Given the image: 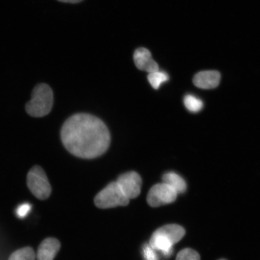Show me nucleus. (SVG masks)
Segmentation results:
<instances>
[{"mask_svg": "<svg viewBox=\"0 0 260 260\" xmlns=\"http://www.w3.org/2000/svg\"><path fill=\"white\" fill-rule=\"evenodd\" d=\"M58 2L68 3H79L83 1V0H57Z\"/></svg>", "mask_w": 260, "mask_h": 260, "instance_id": "18", "label": "nucleus"}, {"mask_svg": "<svg viewBox=\"0 0 260 260\" xmlns=\"http://www.w3.org/2000/svg\"><path fill=\"white\" fill-rule=\"evenodd\" d=\"M129 200L123 194L118 183L112 182L96 194L94 203L102 209H112L118 206H126Z\"/></svg>", "mask_w": 260, "mask_h": 260, "instance_id": "4", "label": "nucleus"}, {"mask_svg": "<svg viewBox=\"0 0 260 260\" xmlns=\"http://www.w3.org/2000/svg\"><path fill=\"white\" fill-rule=\"evenodd\" d=\"M184 104L188 111L197 113L203 108V102L198 98L192 95H187L184 97Z\"/></svg>", "mask_w": 260, "mask_h": 260, "instance_id": "13", "label": "nucleus"}, {"mask_svg": "<svg viewBox=\"0 0 260 260\" xmlns=\"http://www.w3.org/2000/svg\"><path fill=\"white\" fill-rule=\"evenodd\" d=\"M60 243L52 237L45 239L38 247V260H53L60 249Z\"/></svg>", "mask_w": 260, "mask_h": 260, "instance_id": "10", "label": "nucleus"}, {"mask_svg": "<svg viewBox=\"0 0 260 260\" xmlns=\"http://www.w3.org/2000/svg\"><path fill=\"white\" fill-rule=\"evenodd\" d=\"M219 260H226V259H220Z\"/></svg>", "mask_w": 260, "mask_h": 260, "instance_id": "19", "label": "nucleus"}, {"mask_svg": "<svg viewBox=\"0 0 260 260\" xmlns=\"http://www.w3.org/2000/svg\"><path fill=\"white\" fill-rule=\"evenodd\" d=\"M220 74L216 71H201L195 75L193 83L195 86L203 89H211L218 86Z\"/></svg>", "mask_w": 260, "mask_h": 260, "instance_id": "9", "label": "nucleus"}, {"mask_svg": "<svg viewBox=\"0 0 260 260\" xmlns=\"http://www.w3.org/2000/svg\"><path fill=\"white\" fill-rule=\"evenodd\" d=\"M178 194L177 191L167 184H156L149 191L147 203L152 207L165 206L174 203Z\"/></svg>", "mask_w": 260, "mask_h": 260, "instance_id": "6", "label": "nucleus"}, {"mask_svg": "<svg viewBox=\"0 0 260 260\" xmlns=\"http://www.w3.org/2000/svg\"><path fill=\"white\" fill-rule=\"evenodd\" d=\"M116 183L128 200L135 199L141 194L142 180L137 172L129 171L120 175Z\"/></svg>", "mask_w": 260, "mask_h": 260, "instance_id": "7", "label": "nucleus"}, {"mask_svg": "<svg viewBox=\"0 0 260 260\" xmlns=\"http://www.w3.org/2000/svg\"><path fill=\"white\" fill-rule=\"evenodd\" d=\"M148 80L154 89H158L162 83L169 80V76L168 74L158 70L149 73Z\"/></svg>", "mask_w": 260, "mask_h": 260, "instance_id": "14", "label": "nucleus"}, {"mask_svg": "<svg viewBox=\"0 0 260 260\" xmlns=\"http://www.w3.org/2000/svg\"><path fill=\"white\" fill-rule=\"evenodd\" d=\"M31 99L25 105L26 112L34 118H41L50 113L53 106V92L47 84L36 86L31 93Z\"/></svg>", "mask_w": 260, "mask_h": 260, "instance_id": "3", "label": "nucleus"}, {"mask_svg": "<svg viewBox=\"0 0 260 260\" xmlns=\"http://www.w3.org/2000/svg\"><path fill=\"white\" fill-rule=\"evenodd\" d=\"M143 253L145 260H159L157 251H155L149 244L144 246Z\"/></svg>", "mask_w": 260, "mask_h": 260, "instance_id": "16", "label": "nucleus"}, {"mask_svg": "<svg viewBox=\"0 0 260 260\" xmlns=\"http://www.w3.org/2000/svg\"><path fill=\"white\" fill-rule=\"evenodd\" d=\"M162 183L167 184L173 188L178 194L183 193L187 189L186 181L180 175L174 172H168L162 178Z\"/></svg>", "mask_w": 260, "mask_h": 260, "instance_id": "11", "label": "nucleus"}, {"mask_svg": "<svg viewBox=\"0 0 260 260\" xmlns=\"http://www.w3.org/2000/svg\"><path fill=\"white\" fill-rule=\"evenodd\" d=\"M176 260H201L199 253L194 250L186 248L178 253Z\"/></svg>", "mask_w": 260, "mask_h": 260, "instance_id": "15", "label": "nucleus"}, {"mask_svg": "<svg viewBox=\"0 0 260 260\" xmlns=\"http://www.w3.org/2000/svg\"><path fill=\"white\" fill-rule=\"evenodd\" d=\"M37 255L31 247L27 246L12 253L8 260H35Z\"/></svg>", "mask_w": 260, "mask_h": 260, "instance_id": "12", "label": "nucleus"}, {"mask_svg": "<svg viewBox=\"0 0 260 260\" xmlns=\"http://www.w3.org/2000/svg\"><path fill=\"white\" fill-rule=\"evenodd\" d=\"M61 139L71 154L82 158L99 157L110 144V132L105 123L86 113L76 114L68 118L61 128Z\"/></svg>", "mask_w": 260, "mask_h": 260, "instance_id": "1", "label": "nucleus"}, {"mask_svg": "<svg viewBox=\"0 0 260 260\" xmlns=\"http://www.w3.org/2000/svg\"><path fill=\"white\" fill-rule=\"evenodd\" d=\"M27 184L31 192L40 200H45L50 197L51 186L46 174L40 166H35L28 172Z\"/></svg>", "mask_w": 260, "mask_h": 260, "instance_id": "5", "label": "nucleus"}, {"mask_svg": "<svg viewBox=\"0 0 260 260\" xmlns=\"http://www.w3.org/2000/svg\"><path fill=\"white\" fill-rule=\"evenodd\" d=\"M31 209L30 205L27 203H25L21 205V206L18 207L16 213H17L18 217H24L28 213Z\"/></svg>", "mask_w": 260, "mask_h": 260, "instance_id": "17", "label": "nucleus"}, {"mask_svg": "<svg viewBox=\"0 0 260 260\" xmlns=\"http://www.w3.org/2000/svg\"><path fill=\"white\" fill-rule=\"evenodd\" d=\"M133 58L136 67L139 70L148 73L159 70L157 63L152 58L151 52L148 49L142 47L138 48L135 52Z\"/></svg>", "mask_w": 260, "mask_h": 260, "instance_id": "8", "label": "nucleus"}, {"mask_svg": "<svg viewBox=\"0 0 260 260\" xmlns=\"http://www.w3.org/2000/svg\"><path fill=\"white\" fill-rule=\"evenodd\" d=\"M185 234L184 228L177 224L165 225L152 234L149 245L155 251L170 257L173 253V246L183 238Z\"/></svg>", "mask_w": 260, "mask_h": 260, "instance_id": "2", "label": "nucleus"}]
</instances>
